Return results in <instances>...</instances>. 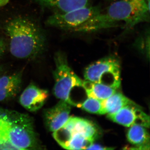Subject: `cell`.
<instances>
[{
  "label": "cell",
  "instance_id": "7",
  "mask_svg": "<svg viewBox=\"0 0 150 150\" xmlns=\"http://www.w3.org/2000/svg\"><path fill=\"white\" fill-rule=\"evenodd\" d=\"M121 62L117 56L109 55L88 65L85 69V80L117 89L121 85Z\"/></svg>",
  "mask_w": 150,
  "mask_h": 150
},
{
  "label": "cell",
  "instance_id": "3",
  "mask_svg": "<svg viewBox=\"0 0 150 150\" xmlns=\"http://www.w3.org/2000/svg\"><path fill=\"white\" fill-rule=\"evenodd\" d=\"M93 122L79 117H69L63 126L53 133L54 139L62 147L68 150L88 149L100 135Z\"/></svg>",
  "mask_w": 150,
  "mask_h": 150
},
{
  "label": "cell",
  "instance_id": "13",
  "mask_svg": "<svg viewBox=\"0 0 150 150\" xmlns=\"http://www.w3.org/2000/svg\"><path fill=\"white\" fill-rule=\"evenodd\" d=\"M127 137L128 141L136 146L135 149L149 150L150 136L146 127L132 125L128 130Z\"/></svg>",
  "mask_w": 150,
  "mask_h": 150
},
{
  "label": "cell",
  "instance_id": "20",
  "mask_svg": "<svg viewBox=\"0 0 150 150\" xmlns=\"http://www.w3.org/2000/svg\"><path fill=\"white\" fill-rule=\"evenodd\" d=\"M9 0H0V8L4 6L8 3Z\"/></svg>",
  "mask_w": 150,
  "mask_h": 150
},
{
  "label": "cell",
  "instance_id": "9",
  "mask_svg": "<svg viewBox=\"0 0 150 150\" xmlns=\"http://www.w3.org/2000/svg\"><path fill=\"white\" fill-rule=\"evenodd\" d=\"M71 105L60 100L53 107L46 108L43 112V121L48 131L54 132L61 128L70 117Z\"/></svg>",
  "mask_w": 150,
  "mask_h": 150
},
{
  "label": "cell",
  "instance_id": "5",
  "mask_svg": "<svg viewBox=\"0 0 150 150\" xmlns=\"http://www.w3.org/2000/svg\"><path fill=\"white\" fill-rule=\"evenodd\" d=\"M116 23H122L126 30L150 20V0H117L105 11Z\"/></svg>",
  "mask_w": 150,
  "mask_h": 150
},
{
  "label": "cell",
  "instance_id": "1",
  "mask_svg": "<svg viewBox=\"0 0 150 150\" xmlns=\"http://www.w3.org/2000/svg\"><path fill=\"white\" fill-rule=\"evenodd\" d=\"M4 30L9 40L11 54L16 58L34 60L46 50V34L30 19L21 16L11 19L5 25Z\"/></svg>",
  "mask_w": 150,
  "mask_h": 150
},
{
  "label": "cell",
  "instance_id": "2",
  "mask_svg": "<svg viewBox=\"0 0 150 150\" xmlns=\"http://www.w3.org/2000/svg\"><path fill=\"white\" fill-rule=\"evenodd\" d=\"M46 24L81 33L97 32L113 27V23L100 7L91 5L66 12L54 13L47 19Z\"/></svg>",
  "mask_w": 150,
  "mask_h": 150
},
{
  "label": "cell",
  "instance_id": "10",
  "mask_svg": "<svg viewBox=\"0 0 150 150\" xmlns=\"http://www.w3.org/2000/svg\"><path fill=\"white\" fill-rule=\"evenodd\" d=\"M49 96L48 90L40 88L35 84H30L21 93L19 101L30 112H35L41 109Z\"/></svg>",
  "mask_w": 150,
  "mask_h": 150
},
{
  "label": "cell",
  "instance_id": "17",
  "mask_svg": "<svg viewBox=\"0 0 150 150\" xmlns=\"http://www.w3.org/2000/svg\"><path fill=\"white\" fill-rule=\"evenodd\" d=\"M80 108L90 113L97 114H104L103 108L102 100L88 97L81 103Z\"/></svg>",
  "mask_w": 150,
  "mask_h": 150
},
{
  "label": "cell",
  "instance_id": "21",
  "mask_svg": "<svg viewBox=\"0 0 150 150\" xmlns=\"http://www.w3.org/2000/svg\"><path fill=\"white\" fill-rule=\"evenodd\" d=\"M7 111L8 110H5V109L0 107V115H4V114H5Z\"/></svg>",
  "mask_w": 150,
  "mask_h": 150
},
{
  "label": "cell",
  "instance_id": "11",
  "mask_svg": "<svg viewBox=\"0 0 150 150\" xmlns=\"http://www.w3.org/2000/svg\"><path fill=\"white\" fill-rule=\"evenodd\" d=\"M22 73L18 72L0 77V102L13 99L21 88Z\"/></svg>",
  "mask_w": 150,
  "mask_h": 150
},
{
  "label": "cell",
  "instance_id": "12",
  "mask_svg": "<svg viewBox=\"0 0 150 150\" xmlns=\"http://www.w3.org/2000/svg\"><path fill=\"white\" fill-rule=\"evenodd\" d=\"M41 6L54 13L66 12L90 5L91 0H34Z\"/></svg>",
  "mask_w": 150,
  "mask_h": 150
},
{
  "label": "cell",
  "instance_id": "6",
  "mask_svg": "<svg viewBox=\"0 0 150 150\" xmlns=\"http://www.w3.org/2000/svg\"><path fill=\"white\" fill-rule=\"evenodd\" d=\"M54 60L53 93L58 99L74 106L72 92L76 89L83 88V81L69 66L67 56L64 52L59 51L55 53Z\"/></svg>",
  "mask_w": 150,
  "mask_h": 150
},
{
  "label": "cell",
  "instance_id": "4",
  "mask_svg": "<svg viewBox=\"0 0 150 150\" xmlns=\"http://www.w3.org/2000/svg\"><path fill=\"white\" fill-rule=\"evenodd\" d=\"M7 133L9 142L17 150L38 149L41 146L32 118L27 114L8 110Z\"/></svg>",
  "mask_w": 150,
  "mask_h": 150
},
{
  "label": "cell",
  "instance_id": "22",
  "mask_svg": "<svg viewBox=\"0 0 150 150\" xmlns=\"http://www.w3.org/2000/svg\"><path fill=\"white\" fill-rule=\"evenodd\" d=\"M3 69L0 66V77H1V76H2V74L3 73Z\"/></svg>",
  "mask_w": 150,
  "mask_h": 150
},
{
  "label": "cell",
  "instance_id": "23",
  "mask_svg": "<svg viewBox=\"0 0 150 150\" xmlns=\"http://www.w3.org/2000/svg\"><path fill=\"white\" fill-rule=\"evenodd\" d=\"M1 141H0V150H1Z\"/></svg>",
  "mask_w": 150,
  "mask_h": 150
},
{
  "label": "cell",
  "instance_id": "16",
  "mask_svg": "<svg viewBox=\"0 0 150 150\" xmlns=\"http://www.w3.org/2000/svg\"><path fill=\"white\" fill-rule=\"evenodd\" d=\"M150 30L149 28L140 34L134 43V48L148 58H149L150 55Z\"/></svg>",
  "mask_w": 150,
  "mask_h": 150
},
{
  "label": "cell",
  "instance_id": "14",
  "mask_svg": "<svg viewBox=\"0 0 150 150\" xmlns=\"http://www.w3.org/2000/svg\"><path fill=\"white\" fill-rule=\"evenodd\" d=\"M83 86L88 97L103 100L109 97L116 92L111 87L88 80L83 81Z\"/></svg>",
  "mask_w": 150,
  "mask_h": 150
},
{
  "label": "cell",
  "instance_id": "18",
  "mask_svg": "<svg viewBox=\"0 0 150 150\" xmlns=\"http://www.w3.org/2000/svg\"><path fill=\"white\" fill-rule=\"evenodd\" d=\"M6 50V44L2 38L0 37V59L5 53Z\"/></svg>",
  "mask_w": 150,
  "mask_h": 150
},
{
  "label": "cell",
  "instance_id": "15",
  "mask_svg": "<svg viewBox=\"0 0 150 150\" xmlns=\"http://www.w3.org/2000/svg\"><path fill=\"white\" fill-rule=\"evenodd\" d=\"M133 102L123 94L116 91L106 99L102 100L105 114L107 113L108 115L114 114Z\"/></svg>",
  "mask_w": 150,
  "mask_h": 150
},
{
  "label": "cell",
  "instance_id": "8",
  "mask_svg": "<svg viewBox=\"0 0 150 150\" xmlns=\"http://www.w3.org/2000/svg\"><path fill=\"white\" fill-rule=\"evenodd\" d=\"M107 116L114 122L126 127L134 125H141L146 128L150 126L149 116L134 102L126 105L118 112Z\"/></svg>",
  "mask_w": 150,
  "mask_h": 150
},
{
  "label": "cell",
  "instance_id": "19",
  "mask_svg": "<svg viewBox=\"0 0 150 150\" xmlns=\"http://www.w3.org/2000/svg\"><path fill=\"white\" fill-rule=\"evenodd\" d=\"M113 148H106L105 147H103L100 145L98 144H92L88 149H94V150H107V149H112Z\"/></svg>",
  "mask_w": 150,
  "mask_h": 150
}]
</instances>
